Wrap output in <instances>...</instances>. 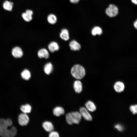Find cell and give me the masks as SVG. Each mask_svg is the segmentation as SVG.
<instances>
[{"instance_id": "6da1fadb", "label": "cell", "mask_w": 137, "mask_h": 137, "mask_svg": "<svg viewBox=\"0 0 137 137\" xmlns=\"http://www.w3.org/2000/svg\"><path fill=\"white\" fill-rule=\"evenodd\" d=\"M12 123L10 119L6 120L0 119V136L4 137H12L15 136L17 130L15 127L12 126Z\"/></svg>"}, {"instance_id": "7a4b0ae2", "label": "cell", "mask_w": 137, "mask_h": 137, "mask_svg": "<svg viewBox=\"0 0 137 137\" xmlns=\"http://www.w3.org/2000/svg\"><path fill=\"white\" fill-rule=\"evenodd\" d=\"M82 117L80 113L77 111L68 113L66 116V122L68 124L70 125L74 123L76 124H79Z\"/></svg>"}, {"instance_id": "3957f363", "label": "cell", "mask_w": 137, "mask_h": 137, "mask_svg": "<svg viewBox=\"0 0 137 137\" xmlns=\"http://www.w3.org/2000/svg\"><path fill=\"white\" fill-rule=\"evenodd\" d=\"M71 73L74 78L78 79H81L84 76L85 71L84 68L81 65L76 64L72 68Z\"/></svg>"}, {"instance_id": "277c9868", "label": "cell", "mask_w": 137, "mask_h": 137, "mask_svg": "<svg viewBox=\"0 0 137 137\" xmlns=\"http://www.w3.org/2000/svg\"><path fill=\"white\" fill-rule=\"evenodd\" d=\"M118 9L116 6L110 4L106 10L107 14L109 17H112L116 16L118 13Z\"/></svg>"}, {"instance_id": "5b68a950", "label": "cell", "mask_w": 137, "mask_h": 137, "mask_svg": "<svg viewBox=\"0 0 137 137\" xmlns=\"http://www.w3.org/2000/svg\"><path fill=\"white\" fill-rule=\"evenodd\" d=\"M18 120L19 124L22 126L27 125L29 121L28 116L26 113H24L21 114L19 115Z\"/></svg>"}, {"instance_id": "8992f818", "label": "cell", "mask_w": 137, "mask_h": 137, "mask_svg": "<svg viewBox=\"0 0 137 137\" xmlns=\"http://www.w3.org/2000/svg\"><path fill=\"white\" fill-rule=\"evenodd\" d=\"M79 112L82 116L86 120L91 121L92 117L87 109L84 107H81L79 109Z\"/></svg>"}, {"instance_id": "52a82bcc", "label": "cell", "mask_w": 137, "mask_h": 137, "mask_svg": "<svg viewBox=\"0 0 137 137\" xmlns=\"http://www.w3.org/2000/svg\"><path fill=\"white\" fill-rule=\"evenodd\" d=\"M12 55L15 58H20L22 57L23 54V52L21 49L18 46L14 47L12 49Z\"/></svg>"}, {"instance_id": "ba28073f", "label": "cell", "mask_w": 137, "mask_h": 137, "mask_svg": "<svg viewBox=\"0 0 137 137\" xmlns=\"http://www.w3.org/2000/svg\"><path fill=\"white\" fill-rule=\"evenodd\" d=\"M32 11L30 10H27L26 12L23 13L22 16L24 20L26 21L29 22L32 19Z\"/></svg>"}, {"instance_id": "9c48e42d", "label": "cell", "mask_w": 137, "mask_h": 137, "mask_svg": "<svg viewBox=\"0 0 137 137\" xmlns=\"http://www.w3.org/2000/svg\"><path fill=\"white\" fill-rule=\"evenodd\" d=\"M125 85L122 82L118 81L116 82L114 85V88L115 91L118 93L123 92L125 89Z\"/></svg>"}, {"instance_id": "30bf717a", "label": "cell", "mask_w": 137, "mask_h": 137, "mask_svg": "<svg viewBox=\"0 0 137 137\" xmlns=\"http://www.w3.org/2000/svg\"><path fill=\"white\" fill-rule=\"evenodd\" d=\"M38 55L40 58H43L47 59L49 57V53L48 51L44 48L41 49L38 51Z\"/></svg>"}, {"instance_id": "8fae6325", "label": "cell", "mask_w": 137, "mask_h": 137, "mask_svg": "<svg viewBox=\"0 0 137 137\" xmlns=\"http://www.w3.org/2000/svg\"><path fill=\"white\" fill-rule=\"evenodd\" d=\"M48 47L49 51L52 53L58 50L59 48L58 43L54 41L51 42L49 44Z\"/></svg>"}, {"instance_id": "7c38bea8", "label": "cell", "mask_w": 137, "mask_h": 137, "mask_svg": "<svg viewBox=\"0 0 137 137\" xmlns=\"http://www.w3.org/2000/svg\"><path fill=\"white\" fill-rule=\"evenodd\" d=\"M69 46L71 49L73 51L79 50L81 48L80 44L75 40H72L70 42Z\"/></svg>"}, {"instance_id": "4fadbf2b", "label": "cell", "mask_w": 137, "mask_h": 137, "mask_svg": "<svg viewBox=\"0 0 137 137\" xmlns=\"http://www.w3.org/2000/svg\"><path fill=\"white\" fill-rule=\"evenodd\" d=\"M86 108L89 111L93 112L96 109V107L94 103L91 101H88L85 104Z\"/></svg>"}, {"instance_id": "5bb4252c", "label": "cell", "mask_w": 137, "mask_h": 137, "mask_svg": "<svg viewBox=\"0 0 137 137\" xmlns=\"http://www.w3.org/2000/svg\"><path fill=\"white\" fill-rule=\"evenodd\" d=\"M74 88L76 92L77 93L81 92L82 90V85L80 81L79 80L75 81L74 84Z\"/></svg>"}, {"instance_id": "9a60e30c", "label": "cell", "mask_w": 137, "mask_h": 137, "mask_svg": "<svg viewBox=\"0 0 137 137\" xmlns=\"http://www.w3.org/2000/svg\"><path fill=\"white\" fill-rule=\"evenodd\" d=\"M42 126L45 131L48 132H51L54 129L53 125L49 122L46 121L44 122Z\"/></svg>"}, {"instance_id": "2e32d148", "label": "cell", "mask_w": 137, "mask_h": 137, "mask_svg": "<svg viewBox=\"0 0 137 137\" xmlns=\"http://www.w3.org/2000/svg\"><path fill=\"white\" fill-rule=\"evenodd\" d=\"M60 36L61 38L65 41H67L69 38L68 31L65 28L61 30Z\"/></svg>"}, {"instance_id": "e0dca14e", "label": "cell", "mask_w": 137, "mask_h": 137, "mask_svg": "<svg viewBox=\"0 0 137 137\" xmlns=\"http://www.w3.org/2000/svg\"><path fill=\"white\" fill-rule=\"evenodd\" d=\"M53 113L54 115L58 116L63 114L64 113V111L62 107H57L54 109Z\"/></svg>"}, {"instance_id": "ac0fdd59", "label": "cell", "mask_w": 137, "mask_h": 137, "mask_svg": "<svg viewBox=\"0 0 137 137\" xmlns=\"http://www.w3.org/2000/svg\"><path fill=\"white\" fill-rule=\"evenodd\" d=\"M44 70L46 74L49 75L50 74L53 70V66L52 64L50 62L46 64L44 66Z\"/></svg>"}, {"instance_id": "d6986e66", "label": "cell", "mask_w": 137, "mask_h": 137, "mask_svg": "<svg viewBox=\"0 0 137 137\" xmlns=\"http://www.w3.org/2000/svg\"><path fill=\"white\" fill-rule=\"evenodd\" d=\"M13 5V3L12 2L6 1L4 3L3 7L5 9L9 11H11L12 10Z\"/></svg>"}, {"instance_id": "ffe728a7", "label": "cell", "mask_w": 137, "mask_h": 137, "mask_svg": "<svg viewBox=\"0 0 137 137\" xmlns=\"http://www.w3.org/2000/svg\"><path fill=\"white\" fill-rule=\"evenodd\" d=\"M47 20L48 22L52 24H55L57 22V19L56 16L53 14H50L47 17Z\"/></svg>"}, {"instance_id": "44dd1931", "label": "cell", "mask_w": 137, "mask_h": 137, "mask_svg": "<svg viewBox=\"0 0 137 137\" xmlns=\"http://www.w3.org/2000/svg\"><path fill=\"white\" fill-rule=\"evenodd\" d=\"M21 76L24 79L26 80H28L31 77V73L28 70L25 69L21 73Z\"/></svg>"}, {"instance_id": "7402d4cb", "label": "cell", "mask_w": 137, "mask_h": 137, "mask_svg": "<svg viewBox=\"0 0 137 137\" xmlns=\"http://www.w3.org/2000/svg\"><path fill=\"white\" fill-rule=\"evenodd\" d=\"M20 109L23 113L26 114L31 112V108L29 105L27 104L21 106L20 107Z\"/></svg>"}, {"instance_id": "603a6c76", "label": "cell", "mask_w": 137, "mask_h": 137, "mask_svg": "<svg viewBox=\"0 0 137 137\" xmlns=\"http://www.w3.org/2000/svg\"><path fill=\"white\" fill-rule=\"evenodd\" d=\"M91 32L93 36H95L96 35H100L102 33V30L100 27L96 26L92 29Z\"/></svg>"}, {"instance_id": "cb8c5ba5", "label": "cell", "mask_w": 137, "mask_h": 137, "mask_svg": "<svg viewBox=\"0 0 137 137\" xmlns=\"http://www.w3.org/2000/svg\"><path fill=\"white\" fill-rule=\"evenodd\" d=\"M130 109L133 114H137V105L131 106L130 107Z\"/></svg>"}, {"instance_id": "d4e9b609", "label": "cell", "mask_w": 137, "mask_h": 137, "mask_svg": "<svg viewBox=\"0 0 137 137\" xmlns=\"http://www.w3.org/2000/svg\"><path fill=\"white\" fill-rule=\"evenodd\" d=\"M50 137H59V134L58 132L54 131H52L49 135Z\"/></svg>"}, {"instance_id": "484cf974", "label": "cell", "mask_w": 137, "mask_h": 137, "mask_svg": "<svg viewBox=\"0 0 137 137\" xmlns=\"http://www.w3.org/2000/svg\"><path fill=\"white\" fill-rule=\"evenodd\" d=\"M114 127L120 131H123L124 129L123 126L122 125L119 124L115 125L114 126Z\"/></svg>"}, {"instance_id": "4316f807", "label": "cell", "mask_w": 137, "mask_h": 137, "mask_svg": "<svg viewBox=\"0 0 137 137\" xmlns=\"http://www.w3.org/2000/svg\"><path fill=\"white\" fill-rule=\"evenodd\" d=\"M79 0H70V2L73 3H77L79 1Z\"/></svg>"}, {"instance_id": "83f0119b", "label": "cell", "mask_w": 137, "mask_h": 137, "mask_svg": "<svg viewBox=\"0 0 137 137\" xmlns=\"http://www.w3.org/2000/svg\"><path fill=\"white\" fill-rule=\"evenodd\" d=\"M134 27L137 29V19L134 23Z\"/></svg>"}, {"instance_id": "f1b7e54d", "label": "cell", "mask_w": 137, "mask_h": 137, "mask_svg": "<svg viewBox=\"0 0 137 137\" xmlns=\"http://www.w3.org/2000/svg\"><path fill=\"white\" fill-rule=\"evenodd\" d=\"M131 1L133 3L137 5V0H131Z\"/></svg>"}]
</instances>
